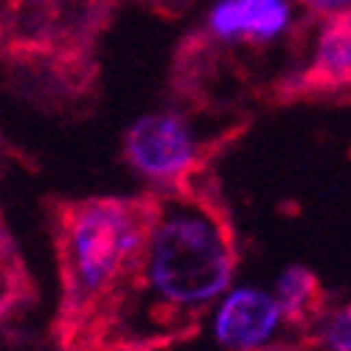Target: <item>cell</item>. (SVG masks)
I'll return each instance as SVG.
<instances>
[{
  "label": "cell",
  "mask_w": 351,
  "mask_h": 351,
  "mask_svg": "<svg viewBox=\"0 0 351 351\" xmlns=\"http://www.w3.org/2000/svg\"><path fill=\"white\" fill-rule=\"evenodd\" d=\"M233 273V233L211 199L158 197V214L132 278L87 337H112L119 351H143L186 337L230 289Z\"/></svg>",
  "instance_id": "6da1fadb"
},
{
  "label": "cell",
  "mask_w": 351,
  "mask_h": 351,
  "mask_svg": "<svg viewBox=\"0 0 351 351\" xmlns=\"http://www.w3.org/2000/svg\"><path fill=\"white\" fill-rule=\"evenodd\" d=\"M158 214V194L60 202L53 242L60 258V329L82 343L132 278Z\"/></svg>",
  "instance_id": "7a4b0ae2"
},
{
  "label": "cell",
  "mask_w": 351,
  "mask_h": 351,
  "mask_svg": "<svg viewBox=\"0 0 351 351\" xmlns=\"http://www.w3.org/2000/svg\"><path fill=\"white\" fill-rule=\"evenodd\" d=\"M202 143L186 115L146 112L124 132L127 166L152 186H180L199 163Z\"/></svg>",
  "instance_id": "3957f363"
},
{
  "label": "cell",
  "mask_w": 351,
  "mask_h": 351,
  "mask_svg": "<svg viewBox=\"0 0 351 351\" xmlns=\"http://www.w3.org/2000/svg\"><path fill=\"white\" fill-rule=\"evenodd\" d=\"M295 23L292 0H214L202 32L217 45L270 48Z\"/></svg>",
  "instance_id": "277c9868"
},
{
  "label": "cell",
  "mask_w": 351,
  "mask_h": 351,
  "mask_svg": "<svg viewBox=\"0 0 351 351\" xmlns=\"http://www.w3.org/2000/svg\"><path fill=\"white\" fill-rule=\"evenodd\" d=\"M281 320L276 295L256 287H233L217 304L214 337L225 351H258L273 340Z\"/></svg>",
  "instance_id": "5b68a950"
},
{
  "label": "cell",
  "mask_w": 351,
  "mask_h": 351,
  "mask_svg": "<svg viewBox=\"0 0 351 351\" xmlns=\"http://www.w3.org/2000/svg\"><path fill=\"white\" fill-rule=\"evenodd\" d=\"M298 90L304 93H340L351 90V28L337 17L324 23L309 56L298 76Z\"/></svg>",
  "instance_id": "8992f818"
},
{
  "label": "cell",
  "mask_w": 351,
  "mask_h": 351,
  "mask_svg": "<svg viewBox=\"0 0 351 351\" xmlns=\"http://www.w3.org/2000/svg\"><path fill=\"white\" fill-rule=\"evenodd\" d=\"M276 301L281 306L284 324L289 326H315L324 317V287L317 276L304 265H289L276 278Z\"/></svg>",
  "instance_id": "52a82bcc"
},
{
  "label": "cell",
  "mask_w": 351,
  "mask_h": 351,
  "mask_svg": "<svg viewBox=\"0 0 351 351\" xmlns=\"http://www.w3.org/2000/svg\"><path fill=\"white\" fill-rule=\"evenodd\" d=\"M317 340L324 351H351V301L320 317Z\"/></svg>",
  "instance_id": "ba28073f"
},
{
  "label": "cell",
  "mask_w": 351,
  "mask_h": 351,
  "mask_svg": "<svg viewBox=\"0 0 351 351\" xmlns=\"http://www.w3.org/2000/svg\"><path fill=\"white\" fill-rule=\"evenodd\" d=\"M301 6H306L315 14H324V17H335L351 9V0H298Z\"/></svg>",
  "instance_id": "9c48e42d"
},
{
  "label": "cell",
  "mask_w": 351,
  "mask_h": 351,
  "mask_svg": "<svg viewBox=\"0 0 351 351\" xmlns=\"http://www.w3.org/2000/svg\"><path fill=\"white\" fill-rule=\"evenodd\" d=\"M6 298H9V289H6V281H3V265H0V312L6 306Z\"/></svg>",
  "instance_id": "30bf717a"
},
{
  "label": "cell",
  "mask_w": 351,
  "mask_h": 351,
  "mask_svg": "<svg viewBox=\"0 0 351 351\" xmlns=\"http://www.w3.org/2000/svg\"><path fill=\"white\" fill-rule=\"evenodd\" d=\"M335 17H337L340 23H346V25L351 28V9H348V12H343V14H335Z\"/></svg>",
  "instance_id": "8fae6325"
}]
</instances>
